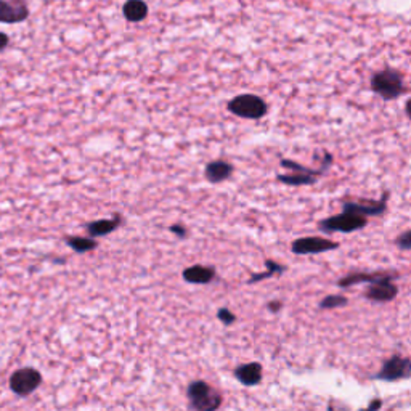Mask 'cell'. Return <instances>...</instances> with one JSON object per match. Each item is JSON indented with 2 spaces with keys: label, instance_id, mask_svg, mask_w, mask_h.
Instances as JSON below:
<instances>
[{
  "label": "cell",
  "instance_id": "9",
  "mask_svg": "<svg viewBox=\"0 0 411 411\" xmlns=\"http://www.w3.org/2000/svg\"><path fill=\"white\" fill-rule=\"evenodd\" d=\"M29 18V7L23 0H0V23L16 25Z\"/></svg>",
  "mask_w": 411,
  "mask_h": 411
},
{
  "label": "cell",
  "instance_id": "19",
  "mask_svg": "<svg viewBox=\"0 0 411 411\" xmlns=\"http://www.w3.org/2000/svg\"><path fill=\"white\" fill-rule=\"evenodd\" d=\"M265 267L267 270L264 271V274H255L252 275L251 278H249V285H252V283H259V281H264V280H269L271 278V276L278 275V274H283V271H286V267L281 265L278 262H275V260H265Z\"/></svg>",
  "mask_w": 411,
  "mask_h": 411
},
{
  "label": "cell",
  "instance_id": "28",
  "mask_svg": "<svg viewBox=\"0 0 411 411\" xmlns=\"http://www.w3.org/2000/svg\"><path fill=\"white\" fill-rule=\"evenodd\" d=\"M8 43H10V37L5 34V32H0V52H4V50L8 47Z\"/></svg>",
  "mask_w": 411,
  "mask_h": 411
},
{
  "label": "cell",
  "instance_id": "7",
  "mask_svg": "<svg viewBox=\"0 0 411 411\" xmlns=\"http://www.w3.org/2000/svg\"><path fill=\"white\" fill-rule=\"evenodd\" d=\"M387 199L389 191L382 193L379 201H371V199H363V201H342L344 213H352L363 217H381L387 210Z\"/></svg>",
  "mask_w": 411,
  "mask_h": 411
},
{
  "label": "cell",
  "instance_id": "16",
  "mask_svg": "<svg viewBox=\"0 0 411 411\" xmlns=\"http://www.w3.org/2000/svg\"><path fill=\"white\" fill-rule=\"evenodd\" d=\"M122 13L130 23H140V21L147 18L148 5L145 0H127L124 7H122Z\"/></svg>",
  "mask_w": 411,
  "mask_h": 411
},
{
  "label": "cell",
  "instance_id": "13",
  "mask_svg": "<svg viewBox=\"0 0 411 411\" xmlns=\"http://www.w3.org/2000/svg\"><path fill=\"white\" fill-rule=\"evenodd\" d=\"M183 280L190 285H209L210 281L215 280V269L209 265H191L183 270Z\"/></svg>",
  "mask_w": 411,
  "mask_h": 411
},
{
  "label": "cell",
  "instance_id": "27",
  "mask_svg": "<svg viewBox=\"0 0 411 411\" xmlns=\"http://www.w3.org/2000/svg\"><path fill=\"white\" fill-rule=\"evenodd\" d=\"M328 411H349V407H346L341 402H331L330 407H328Z\"/></svg>",
  "mask_w": 411,
  "mask_h": 411
},
{
  "label": "cell",
  "instance_id": "22",
  "mask_svg": "<svg viewBox=\"0 0 411 411\" xmlns=\"http://www.w3.org/2000/svg\"><path fill=\"white\" fill-rule=\"evenodd\" d=\"M217 318L222 321V325H225V326H231V325L235 323V321H236V315L233 314L230 309H227V307H222V309H219V310H217Z\"/></svg>",
  "mask_w": 411,
  "mask_h": 411
},
{
  "label": "cell",
  "instance_id": "8",
  "mask_svg": "<svg viewBox=\"0 0 411 411\" xmlns=\"http://www.w3.org/2000/svg\"><path fill=\"white\" fill-rule=\"evenodd\" d=\"M339 248V243L328 240L320 236H302L297 238L291 244V252L296 255H309V254H321L328 251H335Z\"/></svg>",
  "mask_w": 411,
  "mask_h": 411
},
{
  "label": "cell",
  "instance_id": "26",
  "mask_svg": "<svg viewBox=\"0 0 411 411\" xmlns=\"http://www.w3.org/2000/svg\"><path fill=\"white\" fill-rule=\"evenodd\" d=\"M267 309H269L271 314H278L280 310L283 309V302L281 301H270L269 304H267Z\"/></svg>",
  "mask_w": 411,
  "mask_h": 411
},
{
  "label": "cell",
  "instance_id": "14",
  "mask_svg": "<svg viewBox=\"0 0 411 411\" xmlns=\"http://www.w3.org/2000/svg\"><path fill=\"white\" fill-rule=\"evenodd\" d=\"M233 170L235 169H233V166L230 163H227V161H224V159H217V161H213V163H209L208 166H206L204 177L209 183L217 185V183L229 180L233 174Z\"/></svg>",
  "mask_w": 411,
  "mask_h": 411
},
{
  "label": "cell",
  "instance_id": "15",
  "mask_svg": "<svg viewBox=\"0 0 411 411\" xmlns=\"http://www.w3.org/2000/svg\"><path fill=\"white\" fill-rule=\"evenodd\" d=\"M121 225V215L116 214L113 219H102V220H93L86 224V231L90 238H100L107 236L109 233H113Z\"/></svg>",
  "mask_w": 411,
  "mask_h": 411
},
{
  "label": "cell",
  "instance_id": "18",
  "mask_svg": "<svg viewBox=\"0 0 411 411\" xmlns=\"http://www.w3.org/2000/svg\"><path fill=\"white\" fill-rule=\"evenodd\" d=\"M276 179H278V182L290 187H304V185H314L318 177L310 175V174H302V172H294V174H278L276 175Z\"/></svg>",
  "mask_w": 411,
  "mask_h": 411
},
{
  "label": "cell",
  "instance_id": "12",
  "mask_svg": "<svg viewBox=\"0 0 411 411\" xmlns=\"http://www.w3.org/2000/svg\"><path fill=\"white\" fill-rule=\"evenodd\" d=\"M233 375H235L236 381L240 382V384L246 386V387H254V386H259L260 382H262L264 368L259 362L243 363V365L236 366L235 371H233Z\"/></svg>",
  "mask_w": 411,
  "mask_h": 411
},
{
  "label": "cell",
  "instance_id": "11",
  "mask_svg": "<svg viewBox=\"0 0 411 411\" xmlns=\"http://www.w3.org/2000/svg\"><path fill=\"white\" fill-rule=\"evenodd\" d=\"M398 296V288L393 285L392 280H382L371 283L368 290L365 291V297L371 302L386 304L393 301Z\"/></svg>",
  "mask_w": 411,
  "mask_h": 411
},
{
  "label": "cell",
  "instance_id": "24",
  "mask_svg": "<svg viewBox=\"0 0 411 411\" xmlns=\"http://www.w3.org/2000/svg\"><path fill=\"white\" fill-rule=\"evenodd\" d=\"M172 233H174V235L177 236V238H180V240H185V238L188 236V230L185 229V225H182V224H174V225H170V229H169Z\"/></svg>",
  "mask_w": 411,
  "mask_h": 411
},
{
  "label": "cell",
  "instance_id": "1",
  "mask_svg": "<svg viewBox=\"0 0 411 411\" xmlns=\"http://www.w3.org/2000/svg\"><path fill=\"white\" fill-rule=\"evenodd\" d=\"M187 397L191 411H217L224 402L220 391L206 381H191L187 387Z\"/></svg>",
  "mask_w": 411,
  "mask_h": 411
},
{
  "label": "cell",
  "instance_id": "2",
  "mask_svg": "<svg viewBox=\"0 0 411 411\" xmlns=\"http://www.w3.org/2000/svg\"><path fill=\"white\" fill-rule=\"evenodd\" d=\"M371 88L384 100H396L407 92L403 74L397 69L386 68L371 77Z\"/></svg>",
  "mask_w": 411,
  "mask_h": 411
},
{
  "label": "cell",
  "instance_id": "6",
  "mask_svg": "<svg viewBox=\"0 0 411 411\" xmlns=\"http://www.w3.org/2000/svg\"><path fill=\"white\" fill-rule=\"evenodd\" d=\"M411 376V360L408 357H400V355H392L382 363L381 370L373 376L377 381L386 382H397L410 379Z\"/></svg>",
  "mask_w": 411,
  "mask_h": 411
},
{
  "label": "cell",
  "instance_id": "23",
  "mask_svg": "<svg viewBox=\"0 0 411 411\" xmlns=\"http://www.w3.org/2000/svg\"><path fill=\"white\" fill-rule=\"evenodd\" d=\"M396 244L400 249H402V251H410L411 249V231L410 230L403 231L402 235H400L396 240Z\"/></svg>",
  "mask_w": 411,
  "mask_h": 411
},
{
  "label": "cell",
  "instance_id": "5",
  "mask_svg": "<svg viewBox=\"0 0 411 411\" xmlns=\"http://www.w3.org/2000/svg\"><path fill=\"white\" fill-rule=\"evenodd\" d=\"M8 386L10 389H12L15 396L29 397L42 386V375L41 371H37L36 368H31V366L16 370L15 373L10 376Z\"/></svg>",
  "mask_w": 411,
  "mask_h": 411
},
{
  "label": "cell",
  "instance_id": "4",
  "mask_svg": "<svg viewBox=\"0 0 411 411\" xmlns=\"http://www.w3.org/2000/svg\"><path fill=\"white\" fill-rule=\"evenodd\" d=\"M267 103L252 93H243L229 103V111L244 119H260L267 114Z\"/></svg>",
  "mask_w": 411,
  "mask_h": 411
},
{
  "label": "cell",
  "instance_id": "21",
  "mask_svg": "<svg viewBox=\"0 0 411 411\" xmlns=\"http://www.w3.org/2000/svg\"><path fill=\"white\" fill-rule=\"evenodd\" d=\"M281 168H286L292 172H302V174H310V175H315V177H320L323 175V172L326 170L325 168H320V169H310V168H305V166L296 163V161H291V159H281Z\"/></svg>",
  "mask_w": 411,
  "mask_h": 411
},
{
  "label": "cell",
  "instance_id": "20",
  "mask_svg": "<svg viewBox=\"0 0 411 411\" xmlns=\"http://www.w3.org/2000/svg\"><path fill=\"white\" fill-rule=\"evenodd\" d=\"M347 304H349V299L346 296H341V294H331V296H326L325 299H321L318 307L321 310H332V309L346 307Z\"/></svg>",
  "mask_w": 411,
  "mask_h": 411
},
{
  "label": "cell",
  "instance_id": "17",
  "mask_svg": "<svg viewBox=\"0 0 411 411\" xmlns=\"http://www.w3.org/2000/svg\"><path fill=\"white\" fill-rule=\"evenodd\" d=\"M65 243L68 244V246L77 254L90 252V251H93V249H97V246H98L95 238H90V236H87V238H84V236H65Z\"/></svg>",
  "mask_w": 411,
  "mask_h": 411
},
{
  "label": "cell",
  "instance_id": "10",
  "mask_svg": "<svg viewBox=\"0 0 411 411\" xmlns=\"http://www.w3.org/2000/svg\"><path fill=\"white\" fill-rule=\"evenodd\" d=\"M400 278V275L397 274H387V271H358V274H349L346 276H342L341 280L337 281V286L346 290V288H351L355 285H360V283H376V281H382V280H392L396 281Z\"/></svg>",
  "mask_w": 411,
  "mask_h": 411
},
{
  "label": "cell",
  "instance_id": "3",
  "mask_svg": "<svg viewBox=\"0 0 411 411\" xmlns=\"http://www.w3.org/2000/svg\"><path fill=\"white\" fill-rule=\"evenodd\" d=\"M368 225V219L352 213H342L318 222V229L325 233H352Z\"/></svg>",
  "mask_w": 411,
  "mask_h": 411
},
{
  "label": "cell",
  "instance_id": "25",
  "mask_svg": "<svg viewBox=\"0 0 411 411\" xmlns=\"http://www.w3.org/2000/svg\"><path fill=\"white\" fill-rule=\"evenodd\" d=\"M382 408V400L381 398H375L373 402H370V405L363 410L360 411H379Z\"/></svg>",
  "mask_w": 411,
  "mask_h": 411
}]
</instances>
